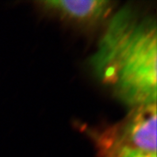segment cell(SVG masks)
<instances>
[{"label": "cell", "instance_id": "obj_2", "mask_svg": "<svg viewBox=\"0 0 157 157\" xmlns=\"http://www.w3.org/2000/svg\"><path fill=\"white\" fill-rule=\"evenodd\" d=\"M97 157H156V105L129 109L117 122L85 126Z\"/></svg>", "mask_w": 157, "mask_h": 157}, {"label": "cell", "instance_id": "obj_3", "mask_svg": "<svg viewBox=\"0 0 157 157\" xmlns=\"http://www.w3.org/2000/svg\"><path fill=\"white\" fill-rule=\"evenodd\" d=\"M34 4L46 15L84 29L106 25L118 9L116 2L110 0H43Z\"/></svg>", "mask_w": 157, "mask_h": 157}, {"label": "cell", "instance_id": "obj_1", "mask_svg": "<svg viewBox=\"0 0 157 157\" xmlns=\"http://www.w3.org/2000/svg\"><path fill=\"white\" fill-rule=\"evenodd\" d=\"M89 66L98 81L129 109L156 105L155 17L134 6L118 8L105 25Z\"/></svg>", "mask_w": 157, "mask_h": 157}]
</instances>
